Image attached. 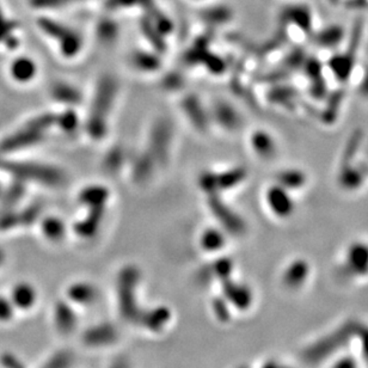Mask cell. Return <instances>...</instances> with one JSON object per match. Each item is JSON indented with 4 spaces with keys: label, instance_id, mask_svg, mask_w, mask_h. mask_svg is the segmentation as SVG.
<instances>
[{
    "label": "cell",
    "instance_id": "obj_7",
    "mask_svg": "<svg viewBox=\"0 0 368 368\" xmlns=\"http://www.w3.org/2000/svg\"><path fill=\"white\" fill-rule=\"evenodd\" d=\"M348 261L354 270H359L364 273L365 270L368 269V246L360 244V243L354 244L349 249Z\"/></svg>",
    "mask_w": 368,
    "mask_h": 368
},
{
    "label": "cell",
    "instance_id": "obj_14",
    "mask_svg": "<svg viewBox=\"0 0 368 368\" xmlns=\"http://www.w3.org/2000/svg\"><path fill=\"white\" fill-rule=\"evenodd\" d=\"M360 94L364 96V97H367L368 99V66L365 69L364 76H362V79H361L360 87Z\"/></svg>",
    "mask_w": 368,
    "mask_h": 368
},
{
    "label": "cell",
    "instance_id": "obj_2",
    "mask_svg": "<svg viewBox=\"0 0 368 368\" xmlns=\"http://www.w3.org/2000/svg\"><path fill=\"white\" fill-rule=\"evenodd\" d=\"M283 20L287 23L298 27L305 33L312 30V13L310 8L303 5H293L287 8L283 13Z\"/></svg>",
    "mask_w": 368,
    "mask_h": 368
},
{
    "label": "cell",
    "instance_id": "obj_15",
    "mask_svg": "<svg viewBox=\"0 0 368 368\" xmlns=\"http://www.w3.org/2000/svg\"><path fill=\"white\" fill-rule=\"evenodd\" d=\"M8 313H10V309L4 299H0V320L8 318Z\"/></svg>",
    "mask_w": 368,
    "mask_h": 368
},
{
    "label": "cell",
    "instance_id": "obj_13",
    "mask_svg": "<svg viewBox=\"0 0 368 368\" xmlns=\"http://www.w3.org/2000/svg\"><path fill=\"white\" fill-rule=\"evenodd\" d=\"M80 0H40L38 5L41 4L43 6H50V8H62L66 5L72 4V3H78Z\"/></svg>",
    "mask_w": 368,
    "mask_h": 368
},
{
    "label": "cell",
    "instance_id": "obj_11",
    "mask_svg": "<svg viewBox=\"0 0 368 368\" xmlns=\"http://www.w3.org/2000/svg\"><path fill=\"white\" fill-rule=\"evenodd\" d=\"M244 177H246V171L241 170V169H236L234 171H229L225 174L220 181L215 178V183H217V182H222V183H220V185L222 184L225 188H229V187H234L236 184L244 180Z\"/></svg>",
    "mask_w": 368,
    "mask_h": 368
},
{
    "label": "cell",
    "instance_id": "obj_5",
    "mask_svg": "<svg viewBox=\"0 0 368 368\" xmlns=\"http://www.w3.org/2000/svg\"><path fill=\"white\" fill-rule=\"evenodd\" d=\"M317 45L324 48H335L344 41V30L340 25H329L316 34Z\"/></svg>",
    "mask_w": 368,
    "mask_h": 368
},
{
    "label": "cell",
    "instance_id": "obj_12",
    "mask_svg": "<svg viewBox=\"0 0 368 368\" xmlns=\"http://www.w3.org/2000/svg\"><path fill=\"white\" fill-rule=\"evenodd\" d=\"M305 72L309 74L312 79L320 78V73H322V65L318 60H307L305 62Z\"/></svg>",
    "mask_w": 368,
    "mask_h": 368
},
{
    "label": "cell",
    "instance_id": "obj_4",
    "mask_svg": "<svg viewBox=\"0 0 368 368\" xmlns=\"http://www.w3.org/2000/svg\"><path fill=\"white\" fill-rule=\"evenodd\" d=\"M251 146L257 156L264 160H270L276 155V143L268 132H255L251 136Z\"/></svg>",
    "mask_w": 368,
    "mask_h": 368
},
{
    "label": "cell",
    "instance_id": "obj_8",
    "mask_svg": "<svg viewBox=\"0 0 368 368\" xmlns=\"http://www.w3.org/2000/svg\"><path fill=\"white\" fill-rule=\"evenodd\" d=\"M364 176L358 169L344 168L341 170L340 183L347 190L358 189L362 184Z\"/></svg>",
    "mask_w": 368,
    "mask_h": 368
},
{
    "label": "cell",
    "instance_id": "obj_3",
    "mask_svg": "<svg viewBox=\"0 0 368 368\" xmlns=\"http://www.w3.org/2000/svg\"><path fill=\"white\" fill-rule=\"evenodd\" d=\"M327 66L337 80L348 82L354 69V55L351 53L335 54L327 62Z\"/></svg>",
    "mask_w": 368,
    "mask_h": 368
},
{
    "label": "cell",
    "instance_id": "obj_6",
    "mask_svg": "<svg viewBox=\"0 0 368 368\" xmlns=\"http://www.w3.org/2000/svg\"><path fill=\"white\" fill-rule=\"evenodd\" d=\"M307 176L298 169H287L280 172L278 176V184L283 185L287 190H297L303 188L306 184Z\"/></svg>",
    "mask_w": 368,
    "mask_h": 368
},
{
    "label": "cell",
    "instance_id": "obj_9",
    "mask_svg": "<svg viewBox=\"0 0 368 368\" xmlns=\"http://www.w3.org/2000/svg\"><path fill=\"white\" fill-rule=\"evenodd\" d=\"M35 71H36V69H35L34 62L31 60L25 59V57L13 64V77L18 79V80H21V82H27L29 79L33 78Z\"/></svg>",
    "mask_w": 368,
    "mask_h": 368
},
{
    "label": "cell",
    "instance_id": "obj_10",
    "mask_svg": "<svg viewBox=\"0 0 368 368\" xmlns=\"http://www.w3.org/2000/svg\"><path fill=\"white\" fill-rule=\"evenodd\" d=\"M306 263L304 261H297V262L290 264V268L287 270L286 280L288 283H300L305 280L307 271H309Z\"/></svg>",
    "mask_w": 368,
    "mask_h": 368
},
{
    "label": "cell",
    "instance_id": "obj_1",
    "mask_svg": "<svg viewBox=\"0 0 368 368\" xmlns=\"http://www.w3.org/2000/svg\"><path fill=\"white\" fill-rule=\"evenodd\" d=\"M266 202L270 212L281 219L290 218L295 211V200L290 190L280 184L271 185L266 192Z\"/></svg>",
    "mask_w": 368,
    "mask_h": 368
}]
</instances>
